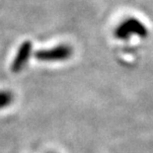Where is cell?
Masks as SVG:
<instances>
[{
  "instance_id": "obj_1",
  "label": "cell",
  "mask_w": 153,
  "mask_h": 153,
  "mask_svg": "<svg viewBox=\"0 0 153 153\" xmlns=\"http://www.w3.org/2000/svg\"><path fill=\"white\" fill-rule=\"evenodd\" d=\"M114 35L120 41H128L133 37L145 39L148 36V29L140 20L129 17L117 26Z\"/></svg>"
},
{
  "instance_id": "obj_2",
  "label": "cell",
  "mask_w": 153,
  "mask_h": 153,
  "mask_svg": "<svg viewBox=\"0 0 153 153\" xmlns=\"http://www.w3.org/2000/svg\"><path fill=\"white\" fill-rule=\"evenodd\" d=\"M73 48L71 45L66 44L58 45L51 48L39 50L35 53V57L42 62H57L65 61L72 56Z\"/></svg>"
},
{
  "instance_id": "obj_3",
  "label": "cell",
  "mask_w": 153,
  "mask_h": 153,
  "mask_svg": "<svg viewBox=\"0 0 153 153\" xmlns=\"http://www.w3.org/2000/svg\"><path fill=\"white\" fill-rule=\"evenodd\" d=\"M33 53V44L31 41H25L20 45L17 53L11 63V71L13 73H19L27 65L31 55Z\"/></svg>"
},
{
  "instance_id": "obj_4",
  "label": "cell",
  "mask_w": 153,
  "mask_h": 153,
  "mask_svg": "<svg viewBox=\"0 0 153 153\" xmlns=\"http://www.w3.org/2000/svg\"><path fill=\"white\" fill-rule=\"evenodd\" d=\"M14 102V94L11 91H0V110L7 108Z\"/></svg>"
},
{
  "instance_id": "obj_5",
  "label": "cell",
  "mask_w": 153,
  "mask_h": 153,
  "mask_svg": "<svg viewBox=\"0 0 153 153\" xmlns=\"http://www.w3.org/2000/svg\"><path fill=\"white\" fill-rule=\"evenodd\" d=\"M50 153H53V152H50Z\"/></svg>"
}]
</instances>
